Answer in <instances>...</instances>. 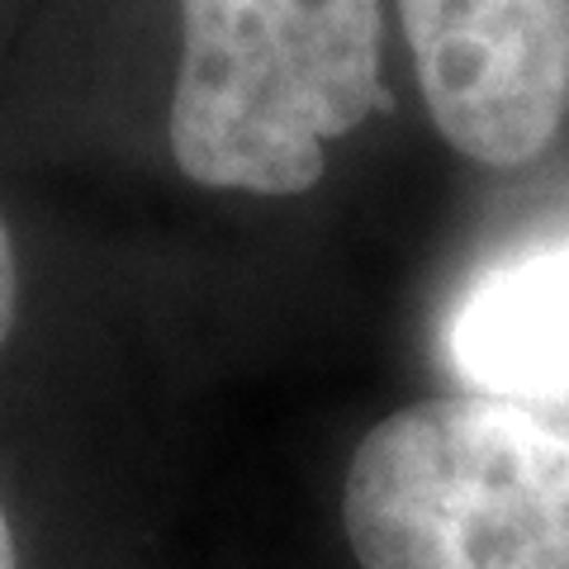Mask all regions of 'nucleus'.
Instances as JSON below:
<instances>
[{
    "label": "nucleus",
    "instance_id": "nucleus-1",
    "mask_svg": "<svg viewBox=\"0 0 569 569\" xmlns=\"http://www.w3.org/2000/svg\"><path fill=\"white\" fill-rule=\"evenodd\" d=\"M380 0H181L171 157L194 186L305 194L380 96Z\"/></svg>",
    "mask_w": 569,
    "mask_h": 569
},
{
    "label": "nucleus",
    "instance_id": "nucleus-2",
    "mask_svg": "<svg viewBox=\"0 0 569 569\" xmlns=\"http://www.w3.org/2000/svg\"><path fill=\"white\" fill-rule=\"evenodd\" d=\"M356 569H569V432L498 399H422L356 441Z\"/></svg>",
    "mask_w": 569,
    "mask_h": 569
},
{
    "label": "nucleus",
    "instance_id": "nucleus-3",
    "mask_svg": "<svg viewBox=\"0 0 569 569\" xmlns=\"http://www.w3.org/2000/svg\"><path fill=\"white\" fill-rule=\"evenodd\" d=\"M437 133L512 171L550 148L569 110V0H399Z\"/></svg>",
    "mask_w": 569,
    "mask_h": 569
},
{
    "label": "nucleus",
    "instance_id": "nucleus-4",
    "mask_svg": "<svg viewBox=\"0 0 569 569\" xmlns=\"http://www.w3.org/2000/svg\"><path fill=\"white\" fill-rule=\"evenodd\" d=\"M456 370L498 395L569 389V242L489 276L451 328Z\"/></svg>",
    "mask_w": 569,
    "mask_h": 569
},
{
    "label": "nucleus",
    "instance_id": "nucleus-5",
    "mask_svg": "<svg viewBox=\"0 0 569 569\" xmlns=\"http://www.w3.org/2000/svg\"><path fill=\"white\" fill-rule=\"evenodd\" d=\"M14 318H20V257H14V238L0 219V351L10 347Z\"/></svg>",
    "mask_w": 569,
    "mask_h": 569
},
{
    "label": "nucleus",
    "instance_id": "nucleus-6",
    "mask_svg": "<svg viewBox=\"0 0 569 569\" xmlns=\"http://www.w3.org/2000/svg\"><path fill=\"white\" fill-rule=\"evenodd\" d=\"M0 569H20V537H14L6 503H0Z\"/></svg>",
    "mask_w": 569,
    "mask_h": 569
}]
</instances>
